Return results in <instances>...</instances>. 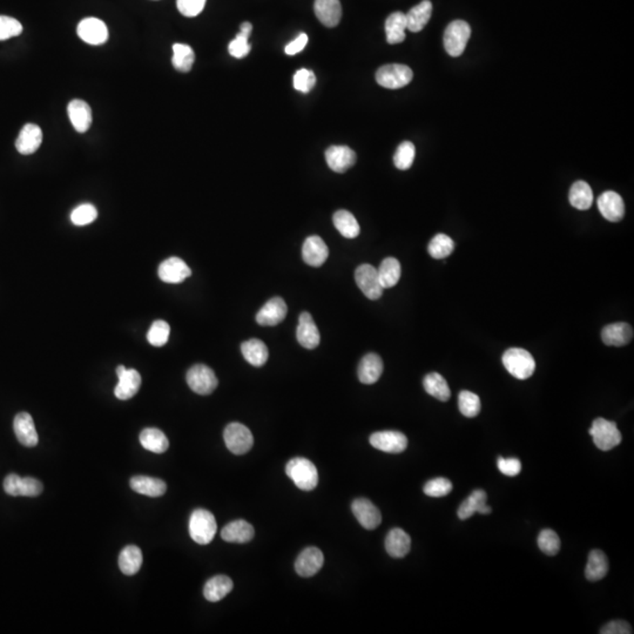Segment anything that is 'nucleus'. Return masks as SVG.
<instances>
[{
	"label": "nucleus",
	"instance_id": "nucleus-6",
	"mask_svg": "<svg viewBox=\"0 0 634 634\" xmlns=\"http://www.w3.org/2000/svg\"><path fill=\"white\" fill-rule=\"evenodd\" d=\"M414 73L406 65L390 64L382 66L376 72L377 84L389 90L402 88L410 84Z\"/></svg>",
	"mask_w": 634,
	"mask_h": 634
},
{
	"label": "nucleus",
	"instance_id": "nucleus-42",
	"mask_svg": "<svg viewBox=\"0 0 634 634\" xmlns=\"http://www.w3.org/2000/svg\"><path fill=\"white\" fill-rule=\"evenodd\" d=\"M334 226L341 235L344 236L347 239H355L360 235L361 228L360 224L357 222L356 219L353 214L348 210H337L333 217Z\"/></svg>",
	"mask_w": 634,
	"mask_h": 634
},
{
	"label": "nucleus",
	"instance_id": "nucleus-15",
	"mask_svg": "<svg viewBox=\"0 0 634 634\" xmlns=\"http://www.w3.org/2000/svg\"><path fill=\"white\" fill-rule=\"evenodd\" d=\"M598 208L601 215L611 222H619L625 215V203L619 194L608 190L598 198Z\"/></svg>",
	"mask_w": 634,
	"mask_h": 634
},
{
	"label": "nucleus",
	"instance_id": "nucleus-3",
	"mask_svg": "<svg viewBox=\"0 0 634 634\" xmlns=\"http://www.w3.org/2000/svg\"><path fill=\"white\" fill-rule=\"evenodd\" d=\"M217 525L213 513L205 509L193 511L190 518V538L200 545H207L214 540Z\"/></svg>",
	"mask_w": 634,
	"mask_h": 634
},
{
	"label": "nucleus",
	"instance_id": "nucleus-1",
	"mask_svg": "<svg viewBox=\"0 0 634 634\" xmlns=\"http://www.w3.org/2000/svg\"><path fill=\"white\" fill-rule=\"evenodd\" d=\"M285 474L301 490H314L319 484V472L315 464L307 458L297 457L289 460L285 465Z\"/></svg>",
	"mask_w": 634,
	"mask_h": 634
},
{
	"label": "nucleus",
	"instance_id": "nucleus-45",
	"mask_svg": "<svg viewBox=\"0 0 634 634\" xmlns=\"http://www.w3.org/2000/svg\"><path fill=\"white\" fill-rule=\"evenodd\" d=\"M415 156H416V149H415L414 144L410 141H404L399 144V149H396L394 164L401 171H406L414 164Z\"/></svg>",
	"mask_w": 634,
	"mask_h": 634
},
{
	"label": "nucleus",
	"instance_id": "nucleus-25",
	"mask_svg": "<svg viewBox=\"0 0 634 634\" xmlns=\"http://www.w3.org/2000/svg\"><path fill=\"white\" fill-rule=\"evenodd\" d=\"M314 10L317 19L324 26H337L342 18V6L340 0H315Z\"/></svg>",
	"mask_w": 634,
	"mask_h": 634
},
{
	"label": "nucleus",
	"instance_id": "nucleus-37",
	"mask_svg": "<svg viewBox=\"0 0 634 634\" xmlns=\"http://www.w3.org/2000/svg\"><path fill=\"white\" fill-rule=\"evenodd\" d=\"M406 17L402 12H394L385 20L387 42L392 45L404 42L406 39Z\"/></svg>",
	"mask_w": 634,
	"mask_h": 634
},
{
	"label": "nucleus",
	"instance_id": "nucleus-16",
	"mask_svg": "<svg viewBox=\"0 0 634 634\" xmlns=\"http://www.w3.org/2000/svg\"><path fill=\"white\" fill-rule=\"evenodd\" d=\"M159 278L166 283H181L192 275V270L187 263L178 258L165 260L159 266Z\"/></svg>",
	"mask_w": 634,
	"mask_h": 634
},
{
	"label": "nucleus",
	"instance_id": "nucleus-53",
	"mask_svg": "<svg viewBox=\"0 0 634 634\" xmlns=\"http://www.w3.org/2000/svg\"><path fill=\"white\" fill-rule=\"evenodd\" d=\"M207 0H176V6L181 15L185 17H197L205 8Z\"/></svg>",
	"mask_w": 634,
	"mask_h": 634
},
{
	"label": "nucleus",
	"instance_id": "nucleus-51",
	"mask_svg": "<svg viewBox=\"0 0 634 634\" xmlns=\"http://www.w3.org/2000/svg\"><path fill=\"white\" fill-rule=\"evenodd\" d=\"M22 32L23 25L20 22L8 15H0V42L18 37L22 35Z\"/></svg>",
	"mask_w": 634,
	"mask_h": 634
},
{
	"label": "nucleus",
	"instance_id": "nucleus-21",
	"mask_svg": "<svg viewBox=\"0 0 634 634\" xmlns=\"http://www.w3.org/2000/svg\"><path fill=\"white\" fill-rule=\"evenodd\" d=\"M329 249L327 244L319 236H309L302 247V258L304 262L312 267H321L327 261Z\"/></svg>",
	"mask_w": 634,
	"mask_h": 634
},
{
	"label": "nucleus",
	"instance_id": "nucleus-11",
	"mask_svg": "<svg viewBox=\"0 0 634 634\" xmlns=\"http://www.w3.org/2000/svg\"><path fill=\"white\" fill-rule=\"evenodd\" d=\"M76 33L86 44L94 46L103 45L110 37L106 24L98 18H86L81 20L76 28Z\"/></svg>",
	"mask_w": 634,
	"mask_h": 634
},
{
	"label": "nucleus",
	"instance_id": "nucleus-35",
	"mask_svg": "<svg viewBox=\"0 0 634 634\" xmlns=\"http://www.w3.org/2000/svg\"><path fill=\"white\" fill-rule=\"evenodd\" d=\"M142 560L144 558L140 549L135 545H128L119 556V567L126 576H133L140 570Z\"/></svg>",
	"mask_w": 634,
	"mask_h": 634
},
{
	"label": "nucleus",
	"instance_id": "nucleus-31",
	"mask_svg": "<svg viewBox=\"0 0 634 634\" xmlns=\"http://www.w3.org/2000/svg\"><path fill=\"white\" fill-rule=\"evenodd\" d=\"M433 15V4L430 0H423L406 13V30L417 33L429 23Z\"/></svg>",
	"mask_w": 634,
	"mask_h": 634
},
{
	"label": "nucleus",
	"instance_id": "nucleus-12",
	"mask_svg": "<svg viewBox=\"0 0 634 634\" xmlns=\"http://www.w3.org/2000/svg\"><path fill=\"white\" fill-rule=\"evenodd\" d=\"M324 557L322 551L317 547L304 549L295 562V570L301 577L309 578L315 576L322 569Z\"/></svg>",
	"mask_w": 634,
	"mask_h": 634
},
{
	"label": "nucleus",
	"instance_id": "nucleus-47",
	"mask_svg": "<svg viewBox=\"0 0 634 634\" xmlns=\"http://www.w3.org/2000/svg\"><path fill=\"white\" fill-rule=\"evenodd\" d=\"M171 334V327L166 321L158 319L153 322L152 327L149 328L147 340L154 347H162L168 342Z\"/></svg>",
	"mask_w": 634,
	"mask_h": 634
},
{
	"label": "nucleus",
	"instance_id": "nucleus-22",
	"mask_svg": "<svg viewBox=\"0 0 634 634\" xmlns=\"http://www.w3.org/2000/svg\"><path fill=\"white\" fill-rule=\"evenodd\" d=\"M69 122L79 133H86L92 126V110L86 101L74 99L67 106Z\"/></svg>",
	"mask_w": 634,
	"mask_h": 634
},
{
	"label": "nucleus",
	"instance_id": "nucleus-20",
	"mask_svg": "<svg viewBox=\"0 0 634 634\" xmlns=\"http://www.w3.org/2000/svg\"><path fill=\"white\" fill-rule=\"evenodd\" d=\"M297 338L301 346L306 349H315L319 344V328L309 312H304L300 315L297 329Z\"/></svg>",
	"mask_w": 634,
	"mask_h": 634
},
{
	"label": "nucleus",
	"instance_id": "nucleus-34",
	"mask_svg": "<svg viewBox=\"0 0 634 634\" xmlns=\"http://www.w3.org/2000/svg\"><path fill=\"white\" fill-rule=\"evenodd\" d=\"M608 557L603 551L593 550L590 552L589 560L585 569V577L589 581H601L608 572Z\"/></svg>",
	"mask_w": 634,
	"mask_h": 634
},
{
	"label": "nucleus",
	"instance_id": "nucleus-55",
	"mask_svg": "<svg viewBox=\"0 0 634 634\" xmlns=\"http://www.w3.org/2000/svg\"><path fill=\"white\" fill-rule=\"evenodd\" d=\"M497 467L503 475L515 477L519 475L522 471V463L518 458H503L499 457L497 460Z\"/></svg>",
	"mask_w": 634,
	"mask_h": 634
},
{
	"label": "nucleus",
	"instance_id": "nucleus-43",
	"mask_svg": "<svg viewBox=\"0 0 634 634\" xmlns=\"http://www.w3.org/2000/svg\"><path fill=\"white\" fill-rule=\"evenodd\" d=\"M195 61V54L190 45L186 44H174L173 45V58L172 62L175 69L180 72H190Z\"/></svg>",
	"mask_w": 634,
	"mask_h": 634
},
{
	"label": "nucleus",
	"instance_id": "nucleus-36",
	"mask_svg": "<svg viewBox=\"0 0 634 634\" xmlns=\"http://www.w3.org/2000/svg\"><path fill=\"white\" fill-rule=\"evenodd\" d=\"M140 443L146 450L154 453H164L169 448L167 436L156 428L142 430L140 433Z\"/></svg>",
	"mask_w": 634,
	"mask_h": 634
},
{
	"label": "nucleus",
	"instance_id": "nucleus-10",
	"mask_svg": "<svg viewBox=\"0 0 634 634\" xmlns=\"http://www.w3.org/2000/svg\"><path fill=\"white\" fill-rule=\"evenodd\" d=\"M370 444L377 450L387 453H401L408 447V438L399 431H378L370 436Z\"/></svg>",
	"mask_w": 634,
	"mask_h": 634
},
{
	"label": "nucleus",
	"instance_id": "nucleus-7",
	"mask_svg": "<svg viewBox=\"0 0 634 634\" xmlns=\"http://www.w3.org/2000/svg\"><path fill=\"white\" fill-rule=\"evenodd\" d=\"M224 443L234 455H244L254 445V437L251 430L241 423H231L224 433Z\"/></svg>",
	"mask_w": 634,
	"mask_h": 634
},
{
	"label": "nucleus",
	"instance_id": "nucleus-38",
	"mask_svg": "<svg viewBox=\"0 0 634 634\" xmlns=\"http://www.w3.org/2000/svg\"><path fill=\"white\" fill-rule=\"evenodd\" d=\"M423 385H424L426 392L430 396L440 399L442 402H447L450 399V396H451L448 382L438 372H430V374H428L424 377V380H423Z\"/></svg>",
	"mask_w": 634,
	"mask_h": 634
},
{
	"label": "nucleus",
	"instance_id": "nucleus-26",
	"mask_svg": "<svg viewBox=\"0 0 634 634\" xmlns=\"http://www.w3.org/2000/svg\"><path fill=\"white\" fill-rule=\"evenodd\" d=\"M601 338L606 346H626L633 338V329L627 323H612L603 329Z\"/></svg>",
	"mask_w": 634,
	"mask_h": 634
},
{
	"label": "nucleus",
	"instance_id": "nucleus-32",
	"mask_svg": "<svg viewBox=\"0 0 634 634\" xmlns=\"http://www.w3.org/2000/svg\"><path fill=\"white\" fill-rule=\"evenodd\" d=\"M233 587L234 584L231 578L227 576H215L206 583L203 596L208 601L217 603L229 594V592H232Z\"/></svg>",
	"mask_w": 634,
	"mask_h": 634
},
{
	"label": "nucleus",
	"instance_id": "nucleus-39",
	"mask_svg": "<svg viewBox=\"0 0 634 634\" xmlns=\"http://www.w3.org/2000/svg\"><path fill=\"white\" fill-rule=\"evenodd\" d=\"M378 278H380L381 285L383 289L392 288L399 283L401 278V263L399 260L394 258H384L381 263L380 268L377 269Z\"/></svg>",
	"mask_w": 634,
	"mask_h": 634
},
{
	"label": "nucleus",
	"instance_id": "nucleus-46",
	"mask_svg": "<svg viewBox=\"0 0 634 634\" xmlns=\"http://www.w3.org/2000/svg\"><path fill=\"white\" fill-rule=\"evenodd\" d=\"M458 408L465 417H476L481 412V399L474 392L463 390L458 395Z\"/></svg>",
	"mask_w": 634,
	"mask_h": 634
},
{
	"label": "nucleus",
	"instance_id": "nucleus-28",
	"mask_svg": "<svg viewBox=\"0 0 634 634\" xmlns=\"http://www.w3.org/2000/svg\"><path fill=\"white\" fill-rule=\"evenodd\" d=\"M254 535L253 525L243 519L234 520L232 523L226 525L221 531L222 540L228 543H248L254 538Z\"/></svg>",
	"mask_w": 634,
	"mask_h": 634
},
{
	"label": "nucleus",
	"instance_id": "nucleus-49",
	"mask_svg": "<svg viewBox=\"0 0 634 634\" xmlns=\"http://www.w3.org/2000/svg\"><path fill=\"white\" fill-rule=\"evenodd\" d=\"M98 217V210L91 203H84L73 209L71 221L76 226H87Z\"/></svg>",
	"mask_w": 634,
	"mask_h": 634
},
{
	"label": "nucleus",
	"instance_id": "nucleus-13",
	"mask_svg": "<svg viewBox=\"0 0 634 634\" xmlns=\"http://www.w3.org/2000/svg\"><path fill=\"white\" fill-rule=\"evenodd\" d=\"M351 510L357 522L367 530H375L382 522L380 510L367 498L355 499L351 504Z\"/></svg>",
	"mask_w": 634,
	"mask_h": 634
},
{
	"label": "nucleus",
	"instance_id": "nucleus-4",
	"mask_svg": "<svg viewBox=\"0 0 634 634\" xmlns=\"http://www.w3.org/2000/svg\"><path fill=\"white\" fill-rule=\"evenodd\" d=\"M590 435L597 448L601 451H610L622 443V433L615 422L608 421L605 418H597L590 429Z\"/></svg>",
	"mask_w": 634,
	"mask_h": 634
},
{
	"label": "nucleus",
	"instance_id": "nucleus-19",
	"mask_svg": "<svg viewBox=\"0 0 634 634\" xmlns=\"http://www.w3.org/2000/svg\"><path fill=\"white\" fill-rule=\"evenodd\" d=\"M42 131L35 124H26L15 141V149L23 156H31L42 146Z\"/></svg>",
	"mask_w": 634,
	"mask_h": 634
},
{
	"label": "nucleus",
	"instance_id": "nucleus-41",
	"mask_svg": "<svg viewBox=\"0 0 634 634\" xmlns=\"http://www.w3.org/2000/svg\"><path fill=\"white\" fill-rule=\"evenodd\" d=\"M569 200L574 208L586 210L592 206L593 192L589 183L585 181H577L571 186Z\"/></svg>",
	"mask_w": 634,
	"mask_h": 634
},
{
	"label": "nucleus",
	"instance_id": "nucleus-33",
	"mask_svg": "<svg viewBox=\"0 0 634 634\" xmlns=\"http://www.w3.org/2000/svg\"><path fill=\"white\" fill-rule=\"evenodd\" d=\"M241 351L244 360L254 367H262L266 365L269 357L266 344L258 338H251L243 342L241 344Z\"/></svg>",
	"mask_w": 634,
	"mask_h": 634
},
{
	"label": "nucleus",
	"instance_id": "nucleus-48",
	"mask_svg": "<svg viewBox=\"0 0 634 634\" xmlns=\"http://www.w3.org/2000/svg\"><path fill=\"white\" fill-rule=\"evenodd\" d=\"M538 547L547 556H556L560 550L558 535L551 528H545L538 535Z\"/></svg>",
	"mask_w": 634,
	"mask_h": 634
},
{
	"label": "nucleus",
	"instance_id": "nucleus-30",
	"mask_svg": "<svg viewBox=\"0 0 634 634\" xmlns=\"http://www.w3.org/2000/svg\"><path fill=\"white\" fill-rule=\"evenodd\" d=\"M131 489L137 494L149 496V497H160L166 494L167 485L162 479L153 478L147 476H135L131 478L129 482Z\"/></svg>",
	"mask_w": 634,
	"mask_h": 634
},
{
	"label": "nucleus",
	"instance_id": "nucleus-52",
	"mask_svg": "<svg viewBox=\"0 0 634 634\" xmlns=\"http://www.w3.org/2000/svg\"><path fill=\"white\" fill-rule=\"evenodd\" d=\"M316 84V76L312 71L301 69L294 76V87L302 93H309Z\"/></svg>",
	"mask_w": 634,
	"mask_h": 634
},
{
	"label": "nucleus",
	"instance_id": "nucleus-14",
	"mask_svg": "<svg viewBox=\"0 0 634 634\" xmlns=\"http://www.w3.org/2000/svg\"><path fill=\"white\" fill-rule=\"evenodd\" d=\"M288 308L281 297H273L256 314V322L260 326L274 327L285 319Z\"/></svg>",
	"mask_w": 634,
	"mask_h": 634
},
{
	"label": "nucleus",
	"instance_id": "nucleus-56",
	"mask_svg": "<svg viewBox=\"0 0 634 634\" xmlns=\"http://www.w3.org/2000/svg\"><path fill=\"white\" fill-rule=\"evenodd\" d=\"M632 632V626L625 620H613L600 630L601 634H631Z\"/></svg>",
	"mask_w": 634,
	"mask_h": 634
},
{
	"label": "nucleus",
	"instance_id": "nucleus-59",
	"mask_svg": "<svg viewBox=\"0 0 634 634\" xmlns=\"http://www.w3.org/2000/svg\"><path fill=\"white\" fill-rule=\"evenodd\" d=\"M126 369L127 368H126L125 365H119L118 368H117V375H118V377L126 372Z\"/></svg>",
	"mask_w": 634,
	"mask_h": 634
},
{
	"label": "nucleus",
	"instance_id": "nucleus-29",
	"mask_svg": "<svg viewBox=\"0 0 634 634\" xmlns=\"http://www.w3.org/2000/svg\"><path fill=\"white\" fill-rule=\"evenodd\" d=\"M118 380L115 389L117 399L126 401L137 395L140 389L141 376L135 369H126V372L118 377Z\"/></svg>",
	"mask_w": 634,
	"mask_h": 634
},
{
	"label": "nucleus",
	"instance_id": "nucleus-9",
	"mask_svg": "<svg viewBox=\"0 0 634 634\" xmlns=\"http://www.w3.org/2000/svg\"><path fill=\"white\" fill-rule=\"evenodd\" d=\"M355 281L369 300H378L383 294L376 268L372 265H361L355 272Z\"/></svg>",
	"mask_w": 634,
	"mask_h": 634
},
{
	"label": "nucleus",
	"instance_id": "nucleus-54",
	"mask_svg": "<svg viewBox=\"0 0 634 634\" xmlns=\"http://www.w3.org/2000/svg\"><path fill=\"white\" fill-rule=\"evenodd\" d=\"M42 483L39 482L38 479L32 478V477H25L20 478L19 482V496L24 497H37L42 494Z\"/></svg>",
	"mask_w": 634,
	"mask_h": 634
},
{
	"label": "nucleus",
	"instance_id": "nucleus-58",
	"mask_svg": "<svg viewBox=\"0 0 634 634\" xmlns=\"http://www.w3.org/2000/svg\"><path fill=\"white\" fill-rule=\"evenodd\" d=\"M308 44V35L306 33H301L297 39H294L290 44L285 46V53L288 56H295L300 53Z\"/></svg>",
	"mask_w": 634,
	"mask_h": 634
},
{
	"label": "nucleus",
	"instance_id": "nucleus-44",
	"mask_svg": "<svg viewBox=\"0 0 634 634\" xmlns=\"http://www.w3.org/2000/svg\"><path fill=\"white\" fill-rule=\"evenodd\" d=\"M455 249V243L451 237L445 234H437L428 246L429 254L436 260H443L452 254Z\"/></svg>",
	"mask_w": 634,
	"mask_h": 634
},
{
	"label": "nucleus",
	"instance_id": "nucleus-27",
	"mask_svg": "<svg viewBox=\"0 0 634 634\" xmlns=\"http://www.w3.org/2000/svg\"><path fill=\"white\" fill-rule=\"evenodd\" d=\"M411 549L410 535L402 528H395L389 531L385 538V550L392 558L406 557Z\"/></svg>",
	"mask_w": 634,
	"mask_h": 634
},
{
	"label": "nucleus",
	"instance_id": "nucleus-8",
	"mask_svg": "<svg viewBox=\"0 0 634 634\" xmlns=\"http://www.w3.org/2000/svg\"><path fill=\"white\" fill-rule=\"evenodd\" d=\"M187 383L198 395H210L219 384L215 372L205 365H195L187 372Z\"/></svg>",
	"mask_w": 634,
	"mask_h": 634
},
{
	"label": "nucleus",
	"instance_id": "nucleus-17",
	"mask_svg": "<svg viewBox=\"0 0 634 634\" xmlns=\"http://www.w3.org/2000/svg\"><path fill=\"white\" fill-rule=\"evenodd\" d=\"M326 161L331 171L344 173L356 162V153L348 146H331L326 151Z\"/></svg>",
	"mask_w": 634,
	"mask_h": 634
},
{
	"label": "nucleus",
	"instance_id": "nucleus-57",
	"mask_svg": "<svg viewBox=\"0 0 634 634\" xmlns=\"http://www.w3.org/2000/svg\"><path fill=\"white\" fill-rule=\"evenodd\" d=\"M20 476L11 474L4 479V490L8 496L18 497L19 496Z\"/></svg>",
	"mask_w": 634,
	"mask_h": 634
},
{
	"label": "nucleus",
	"instance_id": "nucleus-2",
	"mask_svg": "<svg viewBox=\"0 0 634 634\" xmlns=\"http://www.w3.org/2000/svg\"><path fill=\"white\" fill-rule=\"evenodd\" d=\"M506 370L518 380H528L535 370V358L528 350L511 348L506 350L501 357Z\"/></svg>",
	"mask_w": 634,
	"mask_h": 634
},
{
	"label": "nucleus",
	"instance_id": "nucleus-50",
	"mask_svg": "<svg viewBox=\"0 0 634 634\" xmlns=\"http://www.w3.org/2000/svg\"><path fill=\"white\" fill-rule=\"evenodd\" d=\"M423 491L426 496L433 498L444 497L452 491V483L449 479L438 477L426 483Z\"/></svg>",
	"mask_w": 634,
	"mask_h": 634
},
{
	"label": "nucleus",
	"instance_id": "nucleus-23",
	"mask_svg": "<svg viewBox=\"0 0 634 634\" xmlns=\"http://www.w3.org/2000/svg\"><path fill=\"white\" fill-rule=\"evenodd\" d=\"M357 374H358V380L361 381V383H376L377 381L380 380V377L382 376V374H383V361H382V358L377 353H367L365 356H363L360 365H358Z\"/></svg>",
	"mask_w": 634,
	"mask_h": 634
},
{
	"label": "nucleus",
	"instance_id": "nucleus-18",
	"mask_svg": "<svg viewBox=\"0 0 634 634\" xmlns=\"http://www.w3.org/2000/svg\"><path fill=\"white\" fill-rule=\"evenodd\" d=\"M13 429L20 444L27 448H33L38 444L39 437L35 422L28 412H19L15 416Z\"/></svg>",
	"mask_w": 634,
	"mask_h": 634
},
{
	"label": "nucleus",
	"instance_id": "nucleus-5",
	"mask_svg": "<svg viewBox=\"0 0 634 634\" xmlns=\"http://www.w3.org/2000/svg\"><path fill=\"white\" fill-rule=\"evenodd\" d=\"M471 37V27L464 20L449 24L444 32V47L449 56L460 57L467 49Z\"/></svg>",
	"mask_w": 634,
	"mask_h": 634
},
{
	"label": "nucleus",
	"instance_id": "nucleus-24",
	"mask_svg": "<svg viewBox=\"0 0 634 634\" xmlns=\"http://www.w3.org/2000/svg\"><path fill=\"white\" fill-rule=\"evenodd\" d=\"M486 499H487V494L485 491L482 489L474 491L458 508V511H457L458 518L460 520H465L471 518L475 513H482V515L491 513L492 510L490 506H486Z\"/></svg>",
	"mask_w": 634,
	"mask_h": 634
},
{
	"label": "nucleus",
	"instance_id": "nucleus-40",
	"mask_svg": "<svg viewBox=\"0 0 634 634\" xmlns=\"http://www.w3.org/2000/svg\"><path fill=\"white\" fill-rule=\"evenodd\" d=\"M251 31H253V25L251 23L244 22L241 24L240 32L236 35L235 39L229 42L228 51L232 57L242 59L249 54L251 47L248 42V39H249Z\"/></svg>",
	"mask_w": 634,
	"mask_h": 634
}]
</instances>
